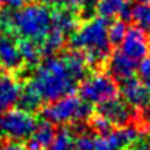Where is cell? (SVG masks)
I'll list each match as a JSON object with an SVG mask.
<instances>
[{"instance_id":"1","label":"cell","mask_w":150,"mask_h":150,"mask_svg":"<svg viewBox=\"0 0 150 150\" xmlns=\"http://www.w3.org/2000/svg\"><path fill=\"white\" fill-rule=\"evenodd\" d=\"M29 83L36 89L43 102H54L60 97L72 95L78 82L70 74L63 57L50 56L36 65Z\"/></svg>"},{"instance_id":"2","label":"cell","mask_w":150,"mask_h":150,"mask_svg":"<svg viewBox=\"0 0 150 150\" xmlns=\"http://www.w3.org/2000/svg\"><path fill=\"white\" fill-rule=\"evenodd\" d=\"M1 13L7 32L21 39L40 43L52 29V10L43 3H29L18 10L6 8Z\"/></svg>"},{"instance_id":"3","label":"cell","mask_w":150,"mask_h":150,"mask_svg":"<svg viewBox=\"0 0 150 150\" xmlns=\"http://www.w3.org/2000/svg\"><path fill=\"white\" fill-rule=\"evenodd\" d=\"M108 20L95 17L86 20L71 35V46L85 54L91 67H99L107 61L111 53V45L108 42Z\"/></svg>"},{"instance_id":"4","label":"cell","mask_w":150,"mask_h":150,"mask_svg":"<svg viewBox=\"0 0 150 150\" xmlns=\"http://www.w3.org/2000/svg\"><path fill=\"white\" fill-rule=\"evenodd\" d=\"M92 104L83 102L81 97L74 95L60 97L42 108L43 118L53 125L83 122L92 117Z\"/></svg>"},{"instance_id":"5","label":"cell","mask_w":150,"mask_h":150,"mask_svg":"<svg viewBox=\"0 0 150 150\" xmlns=\"http://www.w3.org/2000/svg\"><path fill=\"white\" fill-rule=\"evenodd\" d=\"M118 96V86L111 75L104 72L88 75L79 85V97L89 104L100 106Z\"/></svg>"},{"instance_id":"6","label":"cell","mask_w":150,"mask_h":150,"mask_svg":"<svg viewBox=\"0 0 150 150\" xmlns=\"http://www.w3.org/2000/svg\"><path fill=\"white\" fill-rule=\"evenodd\" d=\"M38 121L32 112H28L22 108H10L0 112V136L8 140L22 142L28 139Z\"/></svg>"},{"instance_id":"7","label":"cell","mask_w":150,"mask_h":150,"mask_svg":"<svg viewBox=\"0 0 150 150\" xmlns=\"http://www.w3.org/2000/svg\"><path fill=\"white\" fill-rule=\"evenodd\" d=\"M138 112L139 111L136 108L129 106L125 100H120L118 97L107 103H103L97 107V114L103 115L112 127L117 128L136 122V118H139Z\"/></svg>"},{"instance_id":"8","label":"cell","mask_w":150,"mask_h":150,"mask_svg":"<svg viewBox=\"0 0 150 150\" xmlns=\"http://www.w3.org/2000/svg\"><path fill=\"white\" fill-rule=\"evenodd\" d=\"M24 65V60L18 50L14 35L0 32V68L7 72H20Z\"/></svg>"},{"instance_id":"9","label":"cell","mask_w":150,"mask_h":150,"mask_svg":"<svg viewBox=\"0 0 150 150\" xmlns=\"http://www.w3.org/2000/svg\"><path fill=\"white\" fill-rule=\"evenodd\" d=\"M149 49L150 46L146 38V31L139 27L128 28L127 35L121 43V52L138 63L147 57Z\"/></svg>"},{"instance_id":"10","label":"cell","mask_w":150,"mask_h":150,"mask_svg":"<svg viewBox=\"0 0 150 150\" xmlns=\"http://www.w3.org/2000/svg\"><path fill=\"white\" fill-rule=\"evenodd\" d=\"M121 95L124 100L138 111L147 108L150 104V93L142 83V81L135 76L121 81Z\"/></svg>"},{"instance_id":"11","label":"cell","mask_w":150,"mask_h":150,"mask_svg":"<svg viewBox=\"0 0 150 150\" xmlns=\"http://www.w3.org/2000/svg\"><path fill=\"white\" fill-rule=\"evenodd\" d=\"M107 68L111 76L117 81L128 79L131 76H135V72L138 70V63L128 57L121 50H115L110 53L107 59Z\"/></svg>"},{"instance_id":"12","label":"cell","mask_w":150,"mask_h":150,"mask_svg":"<svg viewBox=\"0 0 150 150\" xmlns=\"http://www.w3.org/2000/svg\"><path fill=\"white\" fill-rule=\"evenodd\" d=\"M131 10L132 4L129 0H99L95 6V11L99 17L110 20L118 16L120 20L125 22L131 20Z\"/></svg>"},{"instance_id":"13","label":"cell","mask_w":150,"mask_h":150,"mask_svg":"<svg viewBox=\"0 0 150 150\" xmlns=\"http://www.w3.org/2000/svg\"><path fill=\"white\" fill-rule=\"evenodd\" d=\"M20 82L11 75H0V112L16 106L21 93Z\"/></svg>"},{"instance_id":"14","label":"cell","mask_w":150,"mask_h":150,"mask_svg":"<svg viewBox=\"0 0 150 150\" xmlns=\"http://www.w3.org/2000/svg\"><path fill=\"white\" fill-rule=\"evenodd\" d=\"M56 135V128L52 122L46 120H40L36 124L31 136L28 138L27 149L28 150H45L47 149Z\"/></svg>"},{"instance_id":"15","label":"cell","mask_w":150,"mask_h":150,"mask_svg":"<svg viewBox=\"0 0 150 150\" xmlns=\"http://www.w3.org/2000/svg\"><path fill=\"white\" fill-rule=\"evenodd\" d=\"M79 27L78 11L71 8H54L52 10V28L61 32L63 35L74 33Z\"/></svg>"},{"instance_id":"16","label":"cell","mask_w":150,"mask_h":150,"mask_svg":"<svg viewBox=\"0 0 150 150\" xmlns=\"http://www.w3.org/2000/svg\"><path fill=\"white\" fill-rule=\"evenodd\" d=\"M61 57L64 60V63H65V65H67L68 71H70V74L74 76L76 82L83 81L86 76H88V72H89L91 65H89L85 54L82 53V52L72 49L68 53H64Z\"/></svg>"},{"instance_id":"17","label":"cell","mask_w":150,"mask_h":150,"mask_svg":"<svg viewBox=\"0 0 150 150\" xmlns=\"http://www.w3.org/2000/svg\"><path fill=\"white\" fill-rule=\"evenodd\" d=\"M17 45H18V50L24 60V64L31 65V67L39 64L40 59L43 57L40 43L31 40V39H20L17 40Z\"/></svg>"},{"instance_id":"18","label":"cell","mask_w":150,"mask_h":150,"mask_svg":"<svg viewBox=\"0 0 150 150\" xmlns=\"http://www.w3.org/2000/svg\"><path fill=\"white\" fill-rule=\"evenodd\" d=\"M42 97L36 92V89L33 88L29 82L27 85H24L21 88V93H20V99H18V104L20 108L25 110L28 112L38 111L39 108L42 107Z\"/></svg>"},{"instance_id":"19","label":"cell","mask_w":150,"mask_h":150,"mask_svg":"<svg viewBox=\"0 0 150 150\" xmlns=\"http://www.w3.org/2000/svg\"><path fill=\"white\" fill-rule=\"evenodd\" d=\"M65 43V35H63L61 32L56 31L54 28H52L49 33L45 36L42 42H40V49H42L43 56H53L54 53H57L59 50L63 49Z\"/></svg>"},{"instance_id":"20","label":"cell","mask_w":150,"mask_h":150,"mask_svg":"<svg viewBox=\"0 0 150 150\" xmlns=\"http://www.w3.org/2000/svg\"><path fill=\"white\" fill-rule=\"evenodd\" d=\"M131 20L143 31H150V3H138L132 6Z\"/></svg>"},{"instance_id":"21","label":"cell","mask_w":150,"mask_h":150,"mask_svg":"<svg viewBox=\"0 0 150 150\" xmlns=\"http://www.w3.org/2000/svg\"><path fill=\"white\" fill-rule=\"evenodd\" d=\"M50 150H75L74 147V135L68 128H61L56 131L52 143L49 146Z\"/></svg>"},{"instance_id":"22","label":"cell","mask_w":150,"mask_h":150,"mask_svg":"<svg viewBox=\"0 0 150 150\" xmlns=\"http://www.w3.org/2000/svg\"><path fill=\"white\" fill-rule=\"evenodd\" d=\"M128 27H127V22L124 20H115V21L108 25V42L111 46H118L121 45L124 40V38L127 35Z\"/></svg>"},{"instance_id":"23","label":"cell","mask_w":150,"mask_h":150,"mask_svg":"<svg viewBox=\"0 0 150 150\" xmlns=\"http://www.w3.org/2000/svg\"><path fill=\"white\" fill-rule=\"evenodd\" d=\"M89 120H91V129L93 132H96V134L104 136V135L110 134L112 131V125L100 114H96V115L91 117Z\"/></svg>"},{"instance_id":"24","label":"cell","mask_w":150,"mask_h":150,"mask_svg":"<svg viewBox=\"0 0 150 150\" xmlns=\"http://www.w3.org/2000/svg\"><path fill=\"white\" fill-rule=\"evenodd\" d=\"M43 4L52 6L54 8H71V10H79L82 1L81 0H42Z\"/></svg>"},{"instance_id":"25","label":"cell","mask_w":150,"mask_h":150,"mask_svg":"<svg viewBox=\"0 0 150 150\" xmlns=\"http://www.w3.org/2000/svg\"><path fill=\"white\" fill-rule=\"evenodd\" d=\"M138 71H139L142 83L145 85V88L150 93V57H146V59H143L140 61Z\"/></svg>"},{"instance_id":"26","label":"cell","mask_w":150,"mask_h":150,"mask_svg":"<svg viewBox=\"0 0 150 150\" xmlns=\"http://www.w3.org/2000/svg\"><path fill=\"white\" fill-rule=\"evenodd\" d=\"M29 3H32V0H0V6L1 7L13 8V10L21 8V7L29 4Z\"/></svg>"},{"instance_id":"27","label":"cell","mask_w":150,"mask_h":150,"mask_svg":"<svg viewBox=\"0 0 150 150\" xmlns=\"http://www.w3.org/2000/svg\"><path fill=\"white\" fill-rule=\"evenodd\" d=\"M127 150H150V142L140 135L138 139L134 140V142L127 147Z\"/></svg>"},{"instance_id":"28","label":"cell","mask_w":150,"mask_h":150,"mask_svg":"<svg viewBox=\"0 0 150 150\" xmlns=\"http://www.w3.org/2000/svg\"><path fill=\"white\" fill-rule=\"evenodd\" d=\"M0 150H28V149H27V146L22 145L21 142L6 139L0 143Z\"/></svg>"},{"instance_id":"29","label":"cell","mask_w":150,"mask_h":150,"mask_svg":"<svg viewBox=\"0 0 150 150\" xmlns=\"http://www.w3.org/2000/svg\"><path fill=\"white\" fill-rule=\"evenodd\" d=\"M93 150H111L106 136H102V135L96 136V139H95V149Z\"/></svg>"},{"instance_id":"30","label":"cell","mask_w":150,"mask_h":150,"mask_svg":"<svg viewBox=\"0 0 150 150\" xmlns=\"http://www.w3.org/2000/svg\"><path fill=\"white\" fill-rule=\"evenodd\" d=\"M81 1H82V6H81V7H82V8H83V10H89V8H95V6H96V3L97 1H99V0H81Z\"/></svg>"},{"instance_id":"31","label":"cell","mask_w":150,"mask_h":150,"mask_svg":"<svg viewBox=\"0 0 150 150\" xmlns=\"http://www.w3.org/2000/svg\"><path fill=\"white\" fill-rule=\"evenodd\" d=\"M145 121L147 122V125H149V128H150V108L146 111V115H145Z\"/></svg>"},{"instance_id":"32","label":"cell","mask_w":150,"mask_h":150,"mask_svg":"<svg viewBox=\"0 0 150 150\" xmlns=\"http://www.w3.org/2000/svg\"><path fill=\"white\" fill-rule=\"evenodd\" d=\"M3 27V13L0 11V28Z\"/></svg>"},{"instance_id":"33","label":"cell","mask_w":150,"mask_h":150,"mask_svg":"<svg viewBox=\"0 0 150 150\" xmlns=\"http://www.w3.org/2000/svg\"><path fill=\"white\" fill-rule=\"evenodd\" d=\"M138 3H150V0H138Z\"/></svg>"},{"instance_id":"34","label":"cell","mask_w":150,"mask_h":150,"mask_svg":"<svg viewBox=\"0 0 150 150\" xmlns=\"http://www.w3.org/2000/svg\"><path fill=\"white\" fill-rule=\"evenodd\" d=\"M149 46H150V40H149Z\"/></svg>"}]
</instances>
